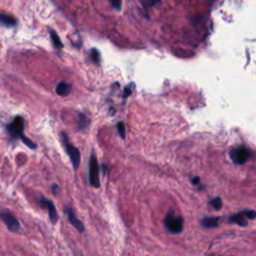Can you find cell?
<instances>
[{
	"instance_id": "2",
	"label": "cell",
	"mask_w": 256,
	"mask_h": 256,
	"mask_svg": "<svg viewBox=\"0 0 256 256\" xmlns=\"http://www.w3.org/2000/svg\"><path fill=\"white\" fill-rule=\"evenodd\" d=\"M60 139L63 145V148L66 152V154L68 155V157L70 158V161L72 163V166L74 168V170H77L78 167L80 165V161H81V154L79 149H78L76 146H74L70 141L68 136L65 132H61L60 134Z\"/></svg>"
},
{
	"instance_id": "14",
	"label": "cell",
	"mask_w": 256,
	"mask_h": 256,
	"mask_svg": "<svg viewBox=\"0 0 256 256\" xmlns=\"http://www.w3.org/2000/svg\"><path fill=\"white\" fill-rule=\"evenodd\" d=\"M220 217H204L201 221V224L205 228H214L219 225Z\"/></svg>"
},
{
	"instance_id": "21",
	"label": "cell",
	"mask_w": 256,
	"mask_h": 256,
	"mask_svg": "<svg viewBox=\"0 0 256 256\" xmlns=\"http://www.w3.org/2000/svg\"><path fill=\"white\" fill-rule=\"evenodd\" d=\"M192 183H193L194 185H196V186L199 185V184H200V178H199V177H198V176L193 177V178H192Z\"/></svg>"
},
{
	"instance_id": "1",
	"label": "cell",
	"mask_w": 256,
	"mask_h": 256,
	"mask_svg": "<svg viewBox=\"0 0 256 256\" xmlns=\"http://www.w3.org/2000/svg\"><path fill=\"white\" fill-rule=\"evenodd\" d=\"M24 118L20 115H17L13 120L6 126V130L12 139H20L28 148L35 150L37 148L36 143L30 140L24 134Z\"/></svg>"
},
{
	"instance_id": "15",
	"label": "cell",
	"mask_w": 256,
	"mask_h": 256,
	"mask_svg": "<svg viewBox=\"0 0 256 256\" xmlns=\"http://www.w3.org/2000/svg\"><path fill=\"white\" fill-rule=\"evenodd\" d=\"M90 58L92 59V61L96 64L100 63V52L98 51L96 48H93L90 50Z\"/></svg>"
},
{
	"instance_id": "16",
	"label": "cell",
	"mask_w": 256,
	"mask_h": 256,
	"mask_svg": "<svg viewBox=\"0 0 256 256\" xmlns=\"http://www.w3.org/2000/svg\"><path fill=\"white\" fill-rule=\"evenodd\" d=\"M209 204L215 209V210H220L223 206L222 200L220 197H215L209 201Z\"/></svg>"
},
{
	"instance_id": "19",
	"label": "cell",
	"mask_w": 256,
	"mask_h": 256,
	"mask_svg": "<svg viewBox=\"0 0 256 256\" xmlns=\"http://www.w3.org/2000/svg\"><path fill=\"white\" fill-rule=\"evenodd\" d=\"M51 191H52V194L54 196H58L59 195V192H60V188H59V185L54 183L51 185Z\"/></svg>"
},
{
	"instance_id": "11",
	"label": "cell",
	"mask_w": 256,
	"mask_h": 256,
	"mask_svg": "<svg viewBox=\"0 0 256 256\" xmlns=\"http://www.w3.org/2000/svg\"><path fill=\"white\" fill-rule=\"evenodd\" d=\"M17 24L16 18L9 14L0 13V25H3L6 27H14Z\"/></svg>"
},
{
	"instance_id": "13",
	"label": "cell",
	"mask_w": 256,
	"mask_h": 256,
	"mask_svg": "<svg viewBox=\"0 0 256 256\" xmlns=\"http://www.w3.org/2000/svg\"><path fill=\"white\" fill-rule=\"evenodd\" d=\"M78 129L81 130V131H84L86 130L89 125H90V119L89 117L83 113H80L79 116H78Z\"/></svg>"
},
{
	"instance_id": "9",
	"label": "cell",
	"mask_w": 256,
	"mask_h": 256,
	"mask_svg": "<svg viewBox=\"0 0 256 256\" xmlns=\"http://www.w3.org/2000/svg\"><path fill=\"white\" fill-rule=\"evenodd\" d=\"M229 221L231 223H235L239 226H247V224H248V219L244 214V211H240L238 213L231 215L230 218H229Z\"/></svg>"
},
{
	"instance_id": "10",
	"label": "cell",
	"mask_w": 256,
	"mask_h": 256,
	"mask_svg": "<svg viewBox=\"0 0 256 256\" xmlns=\"http://www.w3.org/2000/svg\"><path fill=\"white\" fill-rule=\"evenodd\" d=\"M71 90H72V85L65 81L59 82L55 88V92L59 96H68L71 93Z\"/></svg>"
},
{
	"instance_id": "17",
	"label": "cell",
	"mask_w": 256,
	"mask_h": 256,
	"mask_svg": "<svg viewBox=\"0 0 256 256\" xmlns=\"http://www.w3.org/2000/svg\"><path fill=\"white\" fill-rule=\"evenodd\" d=\"M117 130H118V133H119V135L121 136V138L124 139L125 138V125L123 122H118Z\"/></svg>"
},
{
	"instance_id": "4",
	"label": "cell",
	"mask_w": 256,
	"mask_h": 256,
	"mask_svg": "<svg viewBox=\"0 0 256 256\" xmlns=\"http://www.w3.org/2000/svg\"><path fill=\"white\" fill-rule=\"evenodd\" d=\"M229 155L234 164L242 165L246 163L247 160L251 157V151L245 146L240 145L235 148H232L229 152Z\"/></svg>"
},
{
	"instance_id": "3",
	"label": "cell",
	"mask_w": 256,
	"mask_h": 256,
	"mask_svg": "<svg viewBox=\"0 0 256 256\" xmlns=\"http://www.w3.org/2000/svg\"><path fill=\"white\" fill-rule=\"evenodd\" d=\"M183 218L180 215H176L172 210H170L164 219V225L166 229L172 234H179L183 230Z\"/></svg>"
},
{
	"instance_id": "7",
	"label": "cell",
	"mask_w": 256,
	"mask_h": 256,
	"mask_svg": "<svg viewBox=\"0 0 256 256\" xmlns=\"http://www.w3.org/2000/svg\"><path fill=\"white\" fill-rule=\"evenodd\" d=\"M38 204L40 205L42 208L46 209V211L48 212V216H49V219L51 223L56 224L59 217H58V213H57V210H56V207L53 201L45 197V196H40V197L38 198Z\"/></svg>"
},
{
	"instance_id": "12",
	"label": "cell",
	"mask_w": 256,
	"mask_h": 256,
	"mask_svg": "<svg viewBox=\"0 0 256 256\" xmlns=\"http://www.w3.org/2000/svg\"><path fill=\"white\" fill-rule=\"evenodd\" d=\"M48 32H49V35H50V38H51V41L53 43V46L57 50H61L63 48V44H62V42L60 40V38H59L57 32L55 30H53L52 28H49Z\"/></svg>"
},
{
	"instance_id": "6",
	"label": "cell",
	"mask_w": 256,
	"mask_h": 256,
	"mask_svg": "<svg viewBox=\"0 0 256 256\" xmlns=\"http://www.w3.org/2000/svg\"><path fill=\"white\" fill-rule=\"evenodd\" d=\"M0 219L4 222V224L6 225L7 229L10 232L16 233L18 231H20L21 229L20 222H19V220L12 213L8 211H0Z\"/></svg>"
},
{
	"instance_id": "18",
	"label": "cell",
	"mask_w": 256,
	"mask_h": 256,
	"mask_svg": "<svg viewBox=\"0 0 256 256\" xmlns=\"http://www.w3.org/2000/svg\"><path fill=\"white\" fill-rule=\"evenodd\" d=\"M112 7H114L117 10H120L122 7V1L121 0H108Z\"/></svg>"
},
{
	"instance_id": "20",
	"label": "cell",
	"mask_w": 256,
	"mask_h": 256,
	"mask_svg": "<svg viewBox=\"0 0 256 256\" xmlns=\"http://www.w3.org/2000/svg\"><path fill=\"white\" fill-rule=\"evenodd\" d=\"M131 92H132V85H128V86L125 87V89H124V97L126 98L127 96H129V95L131 94Z\"/></svg>"
},
{
	"instance_id": "8",
	"label": "cell",
	"mask_w": 256,
	"mask_h": 256,
	"mask_svg": "<svg viewBox=\"0 0 256 256\" xmlns=\"http://www.w3.org/2000/svg\"><path fill=\"white\" fill-rule=\"evenodd\" d=\"M64 212H65V214H66V216H67L68 221L70 222V224H71L78 232H80V233L84 232V230H85L84 224H83V222H82L80 219H78V218L76 217V214H75L74 209H73L71 206L66 205V206L64 207Z\"/></svg>"
},
{
	"instance_id": "5",
	"label": "cell",
	"mask_w": 256,
	"mask_h": 256,
	"mask_svg": "<svg viewBox=\"0 0 256 256\" xmlns=\"http://www.w3.org/2000/svg\"><path fill=\"white\" fill-rule=\"evenodd\" d=\"M89 183L94 188L100 187V178H99V164H98L96 155L91 154L89 159Z\"/></svg>"
}]
</instances>
